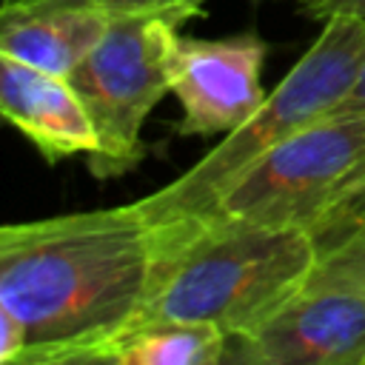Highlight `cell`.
Here are the masks:
<instances>
[{"mask_svg":"<svg viewBox=\"0 0 365 365\" xmlns=\"http://www.w3.org/2000/svg\"><path fill=\"white\" fill-rule=\"evenodd\" d=\"M154 228L137 202L0 228V311L26 331L20 365L100 362L143 311Z\"/></svg>","mask_w":365,"mask_h":365,"instance_id":"1","label":"cell"},{"mask_svg":"<svg viewBox=\"0 0 365 365\" xmlns=\"http://www.w3.org/2000/svg\"><path fill=\"white\" fill-rule=\"evenodd\" d=\"M317 265L319 242L311 231L220 214L157 225L154 277L134 325L202 322L234 339L305 291Z\"/></svg>","mask_w":365,"mask_h":365,"instance_id":"2","label":"cell"},{"mask_svg":"<svg viewBox=\"0 0 365 365\" xmlns=\"http://www.w3.org/2000/svg\"><path fill=\"white\" fill-rule=\"evenodd\" d=\"M365 71V20L328 17L308 51L291 66L257 114L225 134L188 171L134 200L157 225L208 214L222 191L282 140L339 111Z\"/></svg>","mask_w":365,"mask_h":365,"instance_id":"3","label":"cell"},{"mask_svg":"<svg viewBox=\"0 0 365 365\" xmlns=\"http://www.w3.org/2000/svg\"><path fill=\"white\" fill-rule=\"evenodd\" d=\"M180 23L160 14L111 17L106 37L71 71L100 145L86 157L97 180L123 177L145 157L143 125L151 108L171 94V51Z\"/></svg>","mask_w":365,"mask_h":365,"instance_id":"4","label":"cell"},{"mask_svg":"<svg viewBox=\"0 0 365 365\" xmlns=\"http://www.w3.org/2000/svg\"><path fill=\"white\" fill-rule=\"evenodd\" d=\"M365 174V108L334 111L242 171L208 214L311 231Z\"/></svg>","mask_w":365,"mask_h":365,"instance_id":"5","label":"cell"},{"mask_svg":"<svg viewBox=\"0 0 365 365\" xmlns=\"http://www.w3.org/2000/svg\"><path fill=\"white\" fill-rule=\"evenodd\" d=\"M265 57L268 43L257 31L220 40L180 34L171 51V94L182 117L174 131L180 137H214L248 123L268 97L262 88Z\"/></svg>","mask_w":365,"mask_h":365,"instance_id":"6","label":"cell"},{"mask_svg":"<svg viewBox=\"0 0 365 365\" xmlns=\"http://www.w3.org/2000/svg\"><path fill=\"white\" fill-rule=\"evenodd\" d=\"M234 342L248 365H365V294L308 285Z\"/></svg>","mask_w":365,"mask_h":365,"instance_id":"7","label":"cell"},{"mask_svg":"<svg viewBox=\"0 0 365 365\" xmlns=\"http://www.w3.org/2000/svg\"><path fill=\"white\" fill-rule=\"evenodd\" d=\"M0 111L48 160L94 154L100 145L94 120L68 77L0 57Z\"/></svg>","mask_w":365,"mask_h":365,"instance_id":"8","label":"cell"},{"mask_svg":"<svg viewBox=\"0 0 365 365\" xmlns=\"http://www.w3.org/2000/svg\"><path fill=\"white\" fill-rule=\"evenodd\" d=\"M111 14L83 3L0 6V57L71 77L106 37Z\"/></svg>","mask_w":365,"mask_h":365,"instance_id":"9","label":"cell"},{"mask_svg":"<svg viewBox=\"0 0 365 365\" xmlns=\"http://www.w3.org/2000/svg\"><path fill=\"white\" fill-rule=\"evenodd\" d=\"M228 334L202 322H148L117 336L100 356L114 365H220L228 359Z\"/></svg>","mask_w":365,"mask_h":365,"instance_id":"10","label":"cell"},{"mask_svg":"<svg viewBox=\"0 0 365 365\" xmlns=\"http://www.w3.org/2000/svg\"><path fill=\"white\" fill-rule=\"evenodd\" d=\"M308 285L351 288L365 294V228L348 231L319 248V265Z\"/></svg>","mask_w":365,"mask_h":365,"instance_id":"11","label":"cell"},{"mask_svg":"<svg viewBox=\"0 0 365 365\" xmlns=\"http://www.w3.org/2000/svg\"><path fill=\"white\" fill-rule=\"evenodd\" d=\"M23 3H83L108 11L111 17L128 14H160L174 23H185L194 14H202L205 0H0V6H23Z\"/></svg>","mask_w":365,"mask_h":365,"instance_id":"12","label":"cell"},{"mask_svg":"<svg viewBox=\"0 0 365 365\" xmlns=\"http://www.w3.org/2000/svg\"><path fill=\"white\" fill-rule=\"evenodd\" d=\"M356 228H365V174L328 208V214L314 228V237L322 248L331 240H336L348 231H356Z\"/></svg>","mask_w":365,"mask_h":365,"instance_id":"13","label":"cell"},{"mask_svg":"<svg viewBox=\"0 0 365 365\" xmlns=\"http://www.w3.org/2000/svg\"><path fill=\"white\" fill-rule=\"evenodd\" d=\"M297 6L317 20H328V17L365 20V0H297Z\"/></svg>","mask_w":365,"mask_h":365,"instance_id":"14","label":"cell"},{"mask_svg":"<svg viewBox=\"0 0 365 365\" xmlns=\"http://www.w3.org/2000/svg\"><path fill=\"white\" fill-rule=\"evenodd\" d=\"M362 108H365V71H362L356 88L351 91V97L345 100V106H342L339 111H362Z\"/></svg>","mask_w":365,"mask_h":365,"instance_id":"15","label":"cell"}]
</instances>
